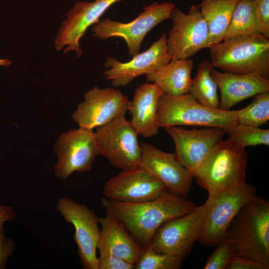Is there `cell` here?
Segmentation results:
<instances>
[{
	"mask_svg": "<svg viewBox=\"0 0 269 269\" xmlns=\"http://www.w3.org/2000/svg\"><path fill=\"white\" fill-rule=\"evenodd\" d=\"M100 202L106 213L119 220L143 248L149 246L155 231L163 223L185 214L197 206L185 197L168 191L144 202H120L104 197Z\"/></svg>",
	"mask_w": 269,
	"mask_h": 269,
	"instance_id": "cell-1",
	"label": "cell"
},
{
	"mask_svg": "<svg viewBox=\"0 0 269 269\" xmlns=\"http://www.w3.org/2000/svg\"><path fill=\"white\" fill-rule=\"evenodd\" d=\"M237 255L269 266V203L256 198L245 204L229 226L225 239Z\"/></svg>",
	"mask_w": 269,
	"mask_h": 269,
	"instance_id": "cell-2",
	"label": "cell"
},
{
	"mask_svg": "<svg viewBox=\"0 0 269 269\" xmlns=\"http://www.w3.org/2000/svg\"><path fill=\"white\" fill-rule=\"evenodd\" d=\"M209 48L215 68L236 74H256L269 79V40L262 34L232 36Z\"/></svg>",
	"mask_w": 269,
	"mask_h": 269,
	"instance_id": "cell-3",
	"label": "cell"
},
{
	"mask_svg": "<svg viewBox=\"0 0 269 269\" xmlns=\"http://www.w3.org/2000/svg\"><path fill=\"white\" fill-rule=\"evenodd\" d=\"M248 153L232 139L220 141L199 168L194 178L209 195L239 187L246 181Z\"/></svg>",
	"mask_w": 269,
	"mask_h": 269,
	"instance_id": "cell-4",
	"label": "cell"
},
{
	"mask_svg": "<svg viewBox=\"0 0 269 269\" xmlns=\"http://www.w3.org/2000/svg\"><path fill=\"white\" fill-rule=\"evenodd\" d=\"M237 111L206 107L188 93L179 96L163 94L158 105V126H193L225 129L237 123Z\"/></svg>",
	"mask_w": 269,
	"mask_h": 269,
	"instance_id": "cell-5",
	"label": "cell"
},
{
	"mask_svg": "<svg viewBox=\"0 0 269 269\" xmlns=\"http://www.w3.org/2000/svg\"><path fill=\"white\" fill-rule=\"evenodd\" d=\"M207 201L189 212L163 223L149 245L155 252L183 261L192 251L203 229L208 210Z\"/></svg>",
	"mask_w": 269,
	"mask_h": 269,
	"instance_id": "cell-6",
	"label": "cell"
},
{
	"mask_svg": "<svg viewBox=\"0 0 269 269\" xmlns=\"http://www.w3.org/2000/svg\"><path fill=\"white\" fill-rule=\"evenodd\" d=\"M257 196L255 187L246 182L239 187L209 195L207 215L197 241L210 247L224 241L235 216L245 204Z\"/></svg>",
	"mask_w": 269,
	"mask_h": 269,
	"instance_id": "cell-7",
	"label": "cell"
},
{
	"mask_svg": "<svg viewBox=\"0 0 269 269\" xmlns=\"http://www.w3.org/2000/svg\"><path fill=\"white\" fill-rule=\"evenodd\" d=\"M95 134L100 155L114 167L124 170L139 165L141 152L137 134L125 115L97 128Z\"/></svg>",
	"mask_w": 269,
	"mask_h": 269,
	"instance_id": "cell-8",
	"label": "cell"
},
{
	"mask_svg": "<svg viewBox=\"0 0 269 269\" xmlns=\"http://www.w3.org/2000/svg\"><path fill=\"white\" fill-rule=\"evenodd\" d=\"M175 5L169 2H157L144 6L143 11L135 19L123 23L106 18L93 25V35L100 39L111 37L123 38L132 56L139 53L141 44L146 34L162 21L171 18Z\"/></svg>",
	"mask_w": 269,
	"mask_h": 269,
	"instance_id": "cell-9",
	"label": "cell"
},
{
	"mask_svg": "<svg viewBox=\"0 0 269 269\" xmlns=\"http://www.w3.org/2000/svg\"><path fill=\"white\" fill-rule=\"evenodd\" d=\"M56 208L64 220L74 228L73 239L82 268L98 269L96 251L100 229L96 213L85 205L68 197L59 198Z\"/></svg>",
	"mask_w": 269,
	"mask_h": 269,
	"instance_id": "cell-10",
	"label": "cell"
},
{
	"mask_svg": "<svg viewBox=\"0 0 269 269\" xmlns=\"http://www.w3.org/2000/svg\"><path fill=\"white\" fill-rule=\"evenodd\" d=\"M173 23L166 38V48L174 59H188L208 48V30L197 5L193 4L187 13L174 7Z\"/></svg>",
	"mask_w": 269,
	"mask_h": 269,
	"instance_id": "cell-11",
	"label": "cell"
},
{
	"mask_svg": "<svg viewBox=\"0 0 269 269\" xmlns=\"http://www.w3.org/2000/svg\"><path fill=\"white\" fill-rule=\"evenodd\" d=\"M55 151L58 156L55 173L61 180L75 171H90L96 157L100 155L95 133L82 127L61 134Z\"/></svg>",
	"mask_w": 269,
	"mask_h": 269,
	"instance_id": "cell-12",
	"label": "cell"
},
{
	"mask_svg": "<svg viewBox=\"0 0 269 269\" xmlns=\"http://www.w3.org/2000/svg\"><path fill=\"white\" fill-rule=\"evenodd\" d=\"M130 103L128 97L118 90L94 87L85 94L84 101L78 104L73 118L80 127L93 130L125 115Z\"/></svg>",
	"mask_w": 269,
	"mask_h": 269,
	"instance_id": "cell-13",
	"label": "cell"
},
{
	"mask_svg": "<svg viewBox=\"0 0 269 269\" xmlns=\"http://www.w3.org/2000/svg\"><path fill=\"white\" fill-rule=\"evenodd\" d=\"M165 131L173 140L177 159L193 174L226 134L223 128L217 127L186 130L175 126Z\"/></svg>",
	"mask_w": 269,
	"mask_h": 269,
	"instance_id": "cell-14",
	"label": "cell"
},
{
	"mask_svg": "<svg viewBox=\"0 0 269 269\" xmlns=\"http://www.w3.org/2000/svg\"><path fill=\"white\" fill-rule=\"evenodd\" d=\"M167 191L164 184L139 166L122 170L109 179L104 197L115 201L141 202L154 199Z\"/></svg>",
	"mask_w": 269,
	"mask_h": 269,
	"instance_id": "cell-15",
	"label": "cell"
},
{
	"mask_svg": "<svg viewBox=\"0 0 269 269\" xmlns=\"http://www.w3.org/2000/svg\"><path fill=\"white\" fill-rule=\"evenodd\" d=\"M121 0L77 1L66 15L55 40V48L64 53L75 51L78 57L83 54L79 41L87 29L98 23L100 17L113 4Z\"/></svg>",
	"mask_w": 269,
	"mask_h": 269,
	"instance_id": "cell-16",
	"label": "cell"
},
{
	"mask_svg": "<svg viewBox=\"0 0 269 269\" xmlns=\"http://www.w3.org/2000/svg\"><path fill=\"white\" fill-rule=\"evenodd\" d=\"M140 146L139 166L161 181L168 192L186 197L192 186L193 173L179 162L175 153L164 152L143 141Z\"/></svg>",
	"mask_w": 269,
	"mask_h": 269,
	"instance_id": "cell-17",
	"label": "cell"
},
{
	"mask_svg": "<svg viewBox=\"0 0 269 269\" xmlns=\"http://www.w3.org/2000/svg\"><path fill=\"white\" fill-rule=\"evenodd\" d=\"M166 34L162 33L159 39L145 51L123 63L114 57L107 58L104 64L108 68L103 75L111 80L115 87H124L137 76L155 71L173 59L166 48Z\"/></svg>",
	"mask_w": 269,
	"mask_h": 269,
	"instance_id": "cell-18",
	"label": "cell"
},
{
	"mask_svg": "<svg viewBox=\"0 0 269 269\" xmlns=\"http://www.w3.org/2000/svg\"><path fill=\"white\" fill-rule=\"evenodd\" d=\"M211 75L220 91L219 109L228 111L239 102L269 92V80L256 74L221 72L213 67Z\"/></svg>",
	"mask_w": 269,
	"mask_h": 269,
	"instance_id": "cell-19",
	"label": "cell"
},
{
	"mask_svg": "<svg viewBox=\"0 0 269 269\" xmlns=\"http://www.w3.org/2000/svg\"><path fill=\"white\" fill-rule=\"evenodd\" d=\"M100 233L97 245L100 255L109 254L135 265L144 248L127 231L124 225L113 216L100 217Z\"/></svg>",
	"mask_w": 269,
	"mask_h": 269,
	"instance_id": "cell-20",
	"label": "cell"
},
{
	"mask_svg": "<svg viewBox=\"0 0 269 269\" xmlns=\"http://www.w3.org/2000/svg\"><path fill=\"white\" fill-rule=\"evenodd\" d=\"M163 94L157 84L148 82L140 85L135 89L128 111L132 118L131 123L137 134L150 137L157 133L158 105Z\"/></svg>",
	"mask_w": 269,
	"mask_h": 269,
	"instance_id": "cell-21",
	"label": "cell"
},
{
	"mask_svg": "<svg viewBox=\"0 0 269 269\" xmlns=\"http://www.w3.org/2000/svg\"><path fill=\"white\" fill-rule=\"evenodd\" d=\"M193 67L192 59H173L157 70L146 74V80L157 84L165 94L183 95L189 93Z\"/></svg>",
	"mask_w": 269,
	"mask_h": 269,
	"instance_id": "cell-22",
	"label": "cell"
},
{
	"mask_svg": "<svg viewBox=\"0 0 269 269\" xmlns=\"http://www.w3.org/2000/svg\"><path fill=\"white\" fill-rule=\"evenodd\" d=\"M239 0H202L197 5L208 27V48L224 39Z\"/></svg>",
	"mask_w": 269,
	"mask_h": 269,
	"instance_id": "cell-23",
	"label": "cell"
},
{
	"mask_svg": "<svg viewBox=\"0 0 269 269\" xmlns=\"http://www.w3.org/2000/svg\"><path fill=\"white\" fill-rule=\"evenodd\" d=\"M212 63L202 60L198 65L196 76L192 79L189 93L201 105L210 108L219 109L218 85L211 75Z\"/></svg>",
	"mask_w": 269,
	"mask_h": 269,
	"instance_id": "cell-24",
	"label": "cell"
},
{
	"mask_svg": "<svg viewBox=\"0 0 269 269\" xmlns=\"http://www.w3.org/2000/svg\"><path fill=\"white\" fill-rule=\"evenodd\" d=\"M256 34L262 33L254 0H239L233 11L224 39L237 35Z\"/></svg>",
	"mask_w": 269,
	"mask_h": 269,
	"instance_id": "cell-25",
	"label": "cell"
},
{
	"mask_svg": "<svg viewBox=\"0 0 269 269\" xmlns=\"http://www.w3.org/2000/svg\"><path fill=\"white\" fill-rule=\"evenodd\" d=\"M237 123L259 127L269 120V92L254 96L251 103L237 110Z\"/></svg>",
	"mask_w": 269,
	"mask_h": 269,
	"instance_id": "cell-26",
	"label": "cell"
},
{
	"mask_svg": "<svg viewBox=\"0 0 269 269\" xmlns=\"http://www.w3.org/2000/svg\"><path fill=\"white\" fill-rule=\"evenodd\" d=\"M229 138L245 148L258 145H269V130L236 123L224 129Z\"/></svg>",
	"mask_w": 269,
	"mask_h": 269,
	"instance_id": "cell-27",
	"label": "cell"
},
{
	"mask_svg": "<svg viewBox=\"0 0 269 269\" xmlns=\"http://www.w3.org/2000/svg\"><path fill=\"white\" fill-rule=\"evenodd\" d=\"M183 261L176 257L157 253L148 246L144 248L134 269H179Z\"/></svg>",
	"mask_w": 269,
	"mask_h": 269,
	"instance_id": "cell-28",
	"label": "cell"
},
{
	"mask_svg": "<svg viewBox=\"0 0 269 269\" xmlns=\"http://www.w3.org/2000/svg\"><path fill=\"white\" fill-rule=\"evenodd\" d=\"M217 246L215 251L208 258L204 269H226L237 255L235 248L226 240L220 242Z\"/></svg>",
	"mask_w": 269,
	"mask_h": 269,
	"instance_id": "cell-29",
	"label": "cell"
},
{
	"mask_svg": "<svg viewBox=\"0 0 269 269\" xmlns=\"http://www.w3.org/2000/svg\"><path fill=\"white\" fill-rule=\"evenodd\" d=\"M256 12L262 34L269 38V0H254Z\"/></svg>",
	"mask_w": 269,
	"mask_h": 269,
	"instance_id": "cell-30",
	"label": "cell"
},
{
	"mask_svg": "<svg viewBox=\"0 0 269 269\" xmlns=\"http://www.w3.org/2000/svg\"><path fill=\"white\" fill-rule=\"evenodd\" d=\"M134 265L113 255H100L98 269H134Z\"/></svg>",
	"mask_w": 269,
	"mask_h": 269,
	"instance_id": "cell-31",
	"label": "cell"
},
{
	"mask_svg": "<svg viewBox=\"0 0 269 269\" xmlns=\"http://www.w3.org/2000/svg\"><path fill=\"white\" fill-rule=\"evenodd\" d=\"M14 245L11 239L6 237L3 225H0V269L6 268L7 261L13 253Z\"/></svg>",
	"mask_w": 269,
	"mask_h": 269,
	"instance_id": "cell-32",
	"label": "cell"
},
{
	"mask_svg": "<svg viewBox=\"0 0 269 269\" xmlns=\"http://www.w3.org/2000/svg\"><path fill=\"white\" fill-rule=\"evenodd\" d=\"M269 266L247 258L236 255L226 269H269Z\"/></svg>",
	"mask_w": 269,
	"mask_h": 269,
	"instance_id": "cell-33",
	"label": "cell"
},
{
	"mask_svg": "<svg viewBox=\"0 0 269 269\" xmlns=\"http://www.w3.org/2000/svg\"><path fill=\"white\" fill-rule=\"evenodd\" d=\"M16 216L14 208L10 206L4 204H0V225L15 219Z\"/></svg>",
	"mask_w": 269,
	"mask_h": 269,
	"instance_id": "cell-34",
	"label": "cell"
},
{
	"mask_svg": "<svg viewBox=\"0 0 269 269\" xmlns=\"http://www.w3.org/2000/svg\"><path fill=\"white\" fill-rule=\"evenodd\" d=\"M12 64V62L7 59H0V66L7 67Z\"/></svg>",
	"mask_w": 269,
	"mask_h": 269,
	"instance_id": "cell-35",
	"label": "cell"
}]
</instances>
